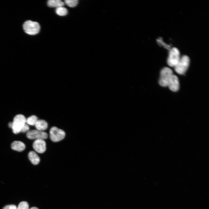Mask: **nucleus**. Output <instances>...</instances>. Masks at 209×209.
<instances>
[{
	"mask_svg": "<svg viewBox=\"0 0 209 209\" xmlns=\"http://www.w3.org/2000/svg\"><path fill=\"white\" fill-rule=\"evenodd\" d=\"M190 62L189 57L186 55H183L174 67L175 71L180 75L184 74L187 70Z\"/></svg>",
	"mask_w": 209,
	"mask_h": 209,
	"instance_id": "obj_1",
	"label": "nucleus"
},
{
	"mask_svg": "<svg viewBox=\"0 0 209 209\" xmlns=\"http://www.w3.org/2000/svg\"><path fill=\"white\" fill-rule=\"evenodd\" d=\"M23 29L25 32L30 35H35L40 30V26L37 22L30 20L26 21L23 24Z\"/></svg>",
	"mask_w": 209,
	"mask_h": 209,
	"instance_id": "obj_2",
	"label": "nucleus"
},
{
	"mask_svg": "<svg viewBox=\"0 0 209 209\" xmlns=\"http://www.w3.org/2000/svg\"><path fill=\"white\" fill-rule=\"evenodd\" d=\"M181 57L179 49L176 47L171 48L169 52L167 60L168 65L171 67H174L179 61Z\"/></svg>",
	"mask_w": 209,
	"mask_h": 209,
	"instance_id": "obj_3",
	"label": "nucleus"
},
{
	"mask_svg": "<svg viewBox=\"0 0 209 209\" xmlns=\"http://www.w3.org/2000/svg\"><path fill=\"white\" fill-rule=\"evenodd\" d=\"M26 119L22 114H19L16 115L13 120V126L12 128L13 133L17 134L21 131V130L26 123Z\"/></svg>",
	"mask_w": 209,
	"mask_h": 209,
	"instance_id": "obj_4",
	"label": "nucleus"
},
{
	"mask_svg": "<svg viewBox=\"0 0 209 209\" xmlns=\"http://www.w3.org/2000/svg\"><path fill=\"white\" fill-rule=\"evenodd\" d=\"M173 74V71L170 68L168 67L163 68L160 72L158 82L159 85L163 87L167 86L168 82Z\"/></svg>",
	"mask_w": 209,
	"mask_h": 209,
	"instance_id": "obj_5",
	"label": "nucleus"
},
{
	"mask_svg": "<svg viewBox=\"0 0 209 209\" xmlns=\"http://www.w3.org/2000/svg\"><path fill=\"white\" fill-rule=\"evenodd\" d=\"M65 136V132L55 127H51L50 130L51 140L54 142H59L63 139Z\"/></svg>",
	"mask_w": 209,
	"mask_h": 209,
	"instance_id": "obj_6",
	"label": "nucleus"
},
{
	"mask_svg": "<svg viewBox=\"0 0 209 209\" xmlns=\"http://www.w3.org/2000/svg\"><path fill=\"white\" fill-rule=\"evenodd\" d=\"M26 136L29 139L37 140L46 139L48 136L44 131L34 129L29 131L27 133Z\"/></svg>",
	"mask_w": 209,
	"mask_h": 209,
	"instance_id": "obj_7",
	"label": "nucleus"
},
{
	"mask_svg": "<svg viewBox=\"0 0 209 209\" xmlns=\"http://www.w3.org/2000/svg\"><path fill=\"white\" fill-rule=\"evenodd\" d=\"M33 147L37 153H42L46 150V143L43 139L35 140L33 142Z\"/></svg>",
	"mask_w": 209,
	"mask_h": 209,
	"instance_id": "obj_8",
	"label": "nucleus"
},
{
	"mask_svg": "<svg viewBox=\"0 0 209 209\" xmlns=\"http://www.w3.org/2000/svg\"><path fill=\"white\" fill-rule=\"evenodd\" d=\"M167 86L171 91H177L179 88V83L178 77L173 74L171 77L168 83Z\"/></svg>",
	"mask_w": 209,
	"mask_h": 209,
	"instance_id": "obj_9",
	"label": "nucleus"
},
{
	"mask_svg": "<svg viewBox=\"0 0 209 209\" xmlns=\"http://www.w3.org/2000/svg\"><path fill=\"white\" fill-rule=\"evenodd\" d=\"M11 147L14 150L21 152L25 149V145L23 142L19 141H14L11 144Z\"/></svg>",
	"mask_w": 209,
	"mask_h": 209,
	"instance_id": "obj_10",
	"label": "nucleus"
},
{
	"mask_svg": "<svg viewBox=\"0 0 209 209\" xmlns=\"http://www.w3.org/2000/svg\"><path fill=\"white\" fill-rule=\"evenodd\" d=\"M28 157L31 163L34 165L38 164L40 162L39 157L36 153L33 151L29 152L28 154Z\"/></svg>",
	"mask_w": 209,
	"mask_h": 209,
	"instance_id": "obj_11",
	"label": "nucleus"
},
{
	"mask_svg": "<svg viewBox=\"0 0 209 209\" xmlns=\"http://www.w3.org/2000/svg\"><path fill=\"white\" fill-rule=\"evenodd\" d=\"M48 123L43 120H38L35 126L36 129L42 131H44L48 127Z\"/></svg>",
	"mask_w": 209,
	"mask_h": 209,
	"instance_id": "obj_12",
	"label": "nucleus"
},
{
	"mask_svg": "<svg viewBox=\"0 0 209 209\" xmlns=\"http://www.w3.org/2000/svg\"><path fill=\"white\" fill-rule=\"evenodd\" d=\"M48 6L50 7L58 8L63 6L64 3L60 0H49L47 3Z\"/></svg>",
	"mask_w": 209,
	"mask_h": 209,
	"instance_id": "obj_13",
	"label": "nucleus"
},
{
	"mask_svg": "<svg viewBox=\"0 0 209 209\" xmlns=\"http://www.w3.org/2000/svg\"><path fill=\"white\" fill-rule=\"evenodd\" d=\"M55 12L58 15L60 16H64L68 13L67 9L63 6L57 8L56 9Z\"/></svg>",
	"mask_w": 209,
	"mask_h": 209,
	"instance_id": "obj_14",
	"label": "nucleus"
},
{
	"mask_svg": "<svg viewBox=\"0 0 209 209\" xmlns=\"http://www.w3.org/2000/svg\"><path fill=\"white\" fill-rule=\"evenodd\" d=\"M37 120V118L36 116L32 115L26 119V123L31 125H35Z\"/></svg>",
	"mask_w": 209,
	"mask_h": 209,
	"instance_id": "obj_15",
	"label": "nucleus"
},
{
	"mask_svg": "<svg viewBox=\"0 0 209 209\" xmlns=\"http://www.w3.org/2000/svg\"><path fill=\"white\" fill-rule=\"evenodd\" d=\"M78 0H66L64 1L65 3L70 7H74L76 6L78 4Z\"/></svg>",
	"mask_w": 209,
	"mask_h": 209,
	"instance_id": "obj_16",
	"label": "nucleus"
},
{
	"mask_svg": "<svg viewBox=\"0 0 209 209\" xmlns=\"http://www.w3.org/2000/svg\"><path fill=\"white\" fill-rule=\"evenodd\" d=\"M157 41L158 44L163 46L165 48L169 50L171 49V47L169 45H168L165 43L162 40L161 38L160 37L157 40Z\"/></svg>",
	"mask_w": 209,
	"mask_h": 209,
	"instance_id": "obj_17",
	"label": "nucleus"
},
{
	"mask_svg": "<svg viewBox=\"0 0 209 209\" xmlns=\"http://www.w3.org/2000/svg\"><path fill=\"white\" fill-rule=\"evenodd\" d=\"M17 209H29V205L26 201L21 202L19 204Z\"/></svg>",
	"mask_w": 209,
	"mask_h": 209,
	"instance_id": "obj_18",
	"label": "nucleus"
},
{
	"mask_svg": "<svg viewBox=\"0 0 209 209\" xmlns=\"http://www.w3.org/2000/svg\"><path fill=\"white\" fill-rule=\"evenodd\" d=\"M29 129V127L28 124L26 123L22 128L20 132L22 133L28 132Z\"/></svg>",
	"mask_w": 209,
	"mask_h": 209,
	"instance_id": "obj_19",
	"label": "nucleus"
},
{
	"mask_svg": "<svg viewBox=\"0 0 209 209\" xmlns=\"http://www.w3.org/2000/svg\"><path fill=\"white\" fill-rule=\"evenodd\" d=\"M17 207L14 205H8L5 206L3 209H17Z\"/></svg>",
	"mask_w": 209,
	"mask_h": 209,
	"instance_id": "obj_20",
	"label": "nucleus"
},
{
	"mask_svg": "<svg viewBox=\"0 0 209 209\" xmlns=\"http://www.w3.org/2000/svg\"><path fill=\"white\" fill-rule=\"evenodd\" d=\"M12 126H13L12 122H10L8 123V126L9 128L12 129Z\"/></svg>",
	"mask_w": 209,
	"mask_h": 209,
	"instance_id": "obj_21",
	"label": "nucleus"
},
{
	"mask_svg": "<svg viewBox=\"0 0 209 209\" xmlns=\"http://www.w3.org/2000/svg\"><path fill=\"white\" fill-rule=\"evenodd\" d=\"M30 209H39L37 207H33L31 208Z\"/></svg>",
	"mask_w": 209,
	"mask_h": 209,
	"instance_id": "obj_22",
	"label": "nucleus"
}]
</instances>
